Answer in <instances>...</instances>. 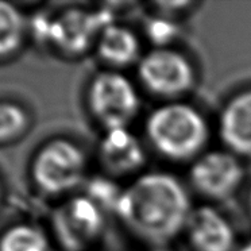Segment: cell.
Here are the masks:
<instances>
[{
    "label": "cell",
    "mask_w": 251,
    "mask_h": 251,
    "mask_svg": "<svg viewBox=\"0 0 251 251\" xmlns=\"http://www.w3.org/2000/svg\"><path fill=\"white\" fill-rule=\"evenodd\" d=\"M238 251H251V240L250 242H247L246 245L242 246Z\"/></svg>",
    "instance_id": "obj_18"
},
{
    "label": "cell",
    "mask_w": 251,
    "mask_h": 251,
    "mask_svg": "<svg viewBox=\"0 0 251 251\" xmlns=\"http://www.w3.org/2000/svg\"><path fill=\"white\" fill-rule=\"evenodd\" d=\"M219 137L228 151L251 157V89L226 103L219 116Z\"/></svg>",
    "instance_id": "obj_11"
},
{
    "label": "cell",
    "mask_w": 251,
    "mask_h": 251,
    "mask_svg": "<svg viewBox=\"0 0 251 251\" xmlns=\"http://www.w3.org/2000/svg\"><path fill=\"white\" fill-rule=\"evenodd\" d=\"M25 34V19L18 8L0 1V55L14 53L21 46Z\"/></svg>",
    "instance_id": "obj_13"
},
{
    "label": "cell",
    "mask_w": 251,
    "mask_h": 251,
    "mask_svg": "<svg viewBox=\"0 0 251 251\" xmlns=\"http://www.w3.org/2000/svg\"><path fill=\"white\" fill-rule=\"evenodd\" d=\"M0 251H49V242L39 228L22 224L1 236Z\"/></svg>",
    "instance_id": "obj_14"
},
{
    "label": "cell",
    "mask_w": 251,
    "mask_h": 251,
    "mask_svg": "<svg viewBox=\"0 0 251 251\" xmlns=\"http://www.w3.org/2000/svg\"><path fill=\"white\" fill-rule=\"evenodd\" d=\"M145 130L151 146L172 161L200 157L209 138L204 115L196 107L181 101H170L151 111Z\"/></svg>",
    "instance_id": "obj_2"
},
{
    "label": "cell",
    "mask_w": 251,
    "mask_h": 251,
    "mask_svg": "<svg viewBox=\"0 0 251 251\" xmlns=\"http://www.w3.org/2000/svg\"><path fill=\"white\" fill-rule=\"evenodd\" d=\"M27 126V115L19 105L0 103V142L18 137Z\"/></svg>",
    "instance_id": "obj_16"
},
{
    "label": "cell",
    "mask_w": 251,
    "mask_h": 251,
    "mask_svg": "<svg viewBox=\"0 0 251 251\" xmlns=\"http://www.w3.org/2000/svg\"><path fill=\"white\" fill-rule=\"evenodd\" d=\"M138 76L149 92L170 100L189 92L196 80L189 58L169 48H157L143 55L138 62Z\"/></svg>",
    "instance_id": "obj_5"
},
{
    "label": "cell",
    "mask_w": 251,
    "mask_h": 251,
    "mask_svg": "<svg viewBox=\"0 0 251 251\" xmlns=\"http://www.w3.org/2000/svg\"><path fill=\"white\" fill-rule=\"evenodd\" d=\"M249 209H250V212H251V191H250V196H249Z\"/></svg>",
    "instance_id": "obj_20"
},
{
    "label": "cell",
    "mask_w": 251,
    "mask_h": 251,
    "mask_svg": "<svg viewBox=\"0 0 251 251\" xmlns=\"http://www.w3.org/2000/svg\"><path fill=\"white\" fill-rule=\"evenodd\" d=\"M146 33L153 44L158 45V49L166 48L178 35V27L175 22L165 18H155L146 25Z\"/></svg>",
    "instance_id": "obj_17"
},
{
    "label": "cell",
    "mask_w": 251,
    "mask_h": 251,
    "mask_svg": "<svg viewBox=\"0 0 251 251\" xmlns=\"http://www.w3.org/2000/svg\"><path fill=\"white\" fill-rule=\"evenodd\" d=\"M193 208L175 176L151 172L125 188L115 215L139 239L162 247L185 231Z\"/></svg>",
    "instance_id": "obj_1"
},
{
    "label": "cell",
    "mask_w": 251,
    "mask_h": 251,
    "mask_svg": "<svg viewBox=\"0 0 251 251\" xmlns=\"http://www.w3.org/2000/svg\"><path fill=\"white\" fill-rule=\"evenodd\" d=\"M123 191L119 186H116L115 182L107 178H95L88 184L87 195L89 199L98 204L99 207L105 211L116 212V208L119 205L120 199L123 195Z\"/></svg>",
    "instance_id": "obj_15"
},
{
    "label": "cell",
    "mask_w": 251,
    "mask_h": 251,
    "mask_svg": "<svg viewBox=\"0 0 251 251\" xmlns=\"http://www.w3.org/2000/svg\"><path fill=\"white\" fill-rule=\"evenodd\" d=\"M53 229L66 251H87L105 229V212L87 195L69 199L54 212Z\"/></svg>",
    "instance_id": "obj_6"
},
{
    "label": "cell",
    "mask_w": 251,
    "mask_h": 251,
    "mask_svg": "<svg viewBox=\"0 0 251 251\" xmlns=\"http://www.w3.org/2000/svg\"><path fill=\"white\" fill-rule=\"evenodd\" d=\"M88 108L104 130L127 128L137 116L141 99L135 85L115 71L100 72L87 92Z\"/></svg>",
    "instance_id": "obj_3"
},
{
    "label": "cell",
    "mask_w": 251,
    "mask_h": 251,
    "mask_svg": "<svg viewBox=\"0 0 251 251\" xmlns=\"http://www.w3.org/2000/svg\"><path fill=\"white\" fill-rule=\"evenodd\" d=\"M151 251H169V250H166V249H164V247H155V249Z\"/></svg>",
    "instance_id": "obj_19"
},
{
    "label": "cell",
    "mask_w": 251,
    "mask_h": 251,
    "mask_svg": "<svg viewBox=\"0 0 251 251\" xmlns=\"http://www.w3.org/2000/svg\"><path fill=\"white\" fill-rule=\"evenodd\" d=\"M112 23L108 12L68 10L58 17L45 18L39 42H48L68 55H78L96 45L105 26Z\"/></svg>",
    "instance_id": "obj_7"
},
{
    "label": "cell",
    "mask_w": 251,
    "mask_h": 251,
    "mask_svg": "<svg viewBox=\"0 0 251 251\" xmlns=\"http://www.w3.org/2000/svg\"><path fill=\"white\" fill-rule=\"evenodd\" d=\"M184 232L195 251H234V228L223 213L212 207L193 208Z\"/></svg>",
    "instance_id": "obj_9"
},
{
    "label": "cell",
    "mask_w": 251,
    "mask_h": 251,
    "mask_svg": "<svg viewBox=\"0 0 251 251\" xmlns=\"http://www.w3.org/2000/svg\"><path fill=\"white\" fill-rule=\"evenodd\" d=\"M95 46L100 60L112 68L128 66L142 58L137 34L114 22L103 28Z\"/></svg>",
    "instance_id": "obj_12"
},
{
    "label": "cell",
    "mask_w": 251,
    "mask_h": 251,
    "mask_svg": "<svg viewBox=\"0 0 251 251\" xmlns=\"http://www.w3.org/2000/svg\"><path fill=\"white\" fill-rule=\"evenodd\" d=\"M245 170L231 151L215 150L197 157L191 168V182L202 196L224 200L238 191Z\"/></svg>",
    "instance_id": "obj_8"
},
{
    "label": "cell",
    "mask_w": 251,
    "mask_h": 251,
    "mask_svg": "<svg viewBox=\"0 0 251 251\" xmlns=\"http://www.w3.org/2000/svg\"><path fill=\"white\" fill-rule=\"evenodd\" d=\"M88 159L69 139H54L39 150L33 164V178L46 195H64L85 180Z\"/></svg>",
    "instance_id": "obj_4"
},
{
    "label": "cell",
    "mask_w": 251,
    "mask_h": 251,
    "mask_svg": "<svg viewBox=\"0 0 251 251\" xmlns=\"http://www.w3.org/2000/svg\"><path fill=\"white\" fill-rule=\"evenodd\" d=\"M99 161L111 176L132 175L146 162L142 143L127 128H114L104 132L99 143Z\"/></svg>",
    "instance_id": "obj_10"
}]
</instances>
